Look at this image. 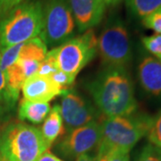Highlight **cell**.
Returning a JSON list of instances; mask_svg holds the SVG:
<instances>
[{"mask_svg": "<svg viewBox=\"0 0 161 161\" xmlns=\"http://www.w3.org/2000/svg\"><path fill=\"white\" fill-rule=\"evenodd\" d=\"M47 150L40 129L23 122L0 132V161H37Z\"/></svg>", "mask_w": 161, "mask_h": 161, "instance_id": "4", "label": "cell"}, {"mask_svg": "<svg viewBox=\"0 0 161 161\" xmlns=\"http://www.w3.org/2000/svg\"><path fill=\"white\" fill-rule=\"evenodd\" d=\"M37 161H64L63 159L59 158L58 156L49 151V150H46L42 155L40 156V158Z\"/></svg>", "mask_w": 161, "mask_h": 161, "instance_id": "25", "label": "cell"}, {"mask_svg": "<svg viewBox=\"0 0 161 161\" xmlns=\"http://www.w3.org/2000/svg\"><path fill=\"white\" fill-rule=\"evenodd\" d=\"M106 6H116L120 5L124 0H102Z\"/></svg>", "mask_w": 161, "mask_h": 161, "instance_id": "27", "label": "cell"}, {"mask_svg": "<svg viewBox=\"0 0 161 161\" xmlns=\"http://www.w3.org/2000/svg\"><path fill=\"white\" fill-rule=\"evenodd\" d=\"M75 161H98V158L96 155H92V154H84L80 157H78Z\"/></svg>", "mask_w": 161, "mask_h": 161, "instance_id": "26", "label": "cell"}, {"mask_svg": "<svg viewBox=\"0 0 161 161\" xmlns=\"http://www.w3.org/2000/svg\"><path fill=\"white\" fill-rule=\"evenodd\" d=\"M24 0H0V20Z\"/></svg>", "mask_w": 161, "mask_h": 161, "instance_id": "24", "label": "cell"}, {"mask_svg": "<svg viewBox=\"0 0 161 161\" xmlns=\"http://www.w3.org/2000/svg\"><path fill=\"white\" fill-rule=\"evenodd\" d=\"M87 89L105 117L125 116L137 112L134 85L127 68L105 67L88 82Z\"/></svg>", "mask_w": 161, "mask_h": 161, "instance_id": "1", "label": "cell"}, {"mask_svg": "<svg viewBox=\"0 0 161 161\" xmlns=\"http://www.w3.org/2000/svg\"><path fill=\"white\" fill-rule=\"evenodd\" d=\"M78 31L83 33L101 23L107 6L102 0H69Z\"/></svg>", "mask_w": 161, "mask_h": 161, "instance_id": "10", "label": "cell"}, {"mask_svg": "<svg viewBox=\"0 0 161 161\" xmlns=\"http://www.w3.org/2000/svg\"><path fill=\"white\" fill-rule=\"evenodd\" d=\"M142 44L150 56L161 62V34L155 33L142 38Z\"/></svg>", "mask_w": 161, "mask_h": 161, "instance_id": "17", "label": "cell"}, {"mask_svg": "<svg viewBox=\"0 0 161 161\" xmlns=\"http://www.w3.org/2000/svg\"><path fill=\"white\" fill-rule=\"evenodd\" d=\"M127 11L132 17L143 19L161 8V0H124Z\"/></svg>", "mask_w": 161, "mask_h": 161, "instance_id": "15", "label": "cell"}, {"mask_svg": "<svg viewBox=\"0 0 161 161\" xmlns=\"http://www.w3.org/2000/svg\"><path fill=\"white\" fill-rule=\"evenodd\" d=\"M21 91L24 99L42 103H49V101L66 92L52 80L50 76L38 74L27 78Z\"/></svg>", "mask_w": 161, "mask_h": 161, "instance_id": "11", "label": "cell"}, {"mask_svg": "<svg viewBox=\"0 0 161 161\" xmlns=\"http://www.w3.org/2000/svg\"><path fill=\"white\" fill-rule=\"evenodd\" d=\"M51 110L49 103L32 102L23 98L18 108V117L22 122L39 125L46 119Z\"/></svg>", "mask_w": 161, "mask_h": 161, "instance_id": "14", "label": "cell"}, {"mask_svg": "<svg viewBox=\"0 0 161 161\" xmlns=\"http://www.w3.org/2000/svg\"><path fill=\"white\" fill-rule=\"evenodd\" d=\"M137 75L145 92L155 97L161 96V62L145 54L139 60Z\"/></svg>", "mask_w": 161, "mask_h": 161, "instance_id": "12", "label": "cell"}, {"mask_svg": "<svg viewBox=\"0 0 161 161\" xmlns=\"http://www.w3.org/2000/svg\"><path fill=\"white\" fill-rule=\"evenodd\" d=\"M23 44L21 43L6 47H0V65L4 73L16 62Z\"/></svg>", "mask_w": 161, "mask_h": 161, "instance_id": "16", "label": "cell"}, {"mask_svg": "<svg viewBox=\"0 0 161 161\" xmlns=\"http://www.w3.org/2000/svg\"><path fill=\"white\" fill-rule=\"evenodd\" d=\"M153 118L137 112L125 116L105 117L100 123L101 138L96 156L103 155L111 150L130 152L139 141L147 136Z\"/></svg>", "mask_w": 161, "mask_h": 161, "instance_id": "2", "label": "cell"}, {"mask_svg": "<svg viewBox=\"0 0 161 161\" xmlns=\"http://www.w3.org/2000/svg\"><path fill=\"white\" fill-rule=\"evenodd\" d=\"M3 108H10V105L6 95V78L0 65V111Z\"/></svg>", "mask_w": 161, "mask_h": 161, "instance_id": "23", "label": "cell"}, {"mask_svg": "<svg viewBox=\"0 0 161 161\" xmlns=\"http://www.w3.org/2000/svg\"><path fill=\"white\" fill-rule=\"evenodd\" d=\"M50 78L64 91H67V87H69L71 84H73L75 81L69 75L59 71V70L50 75Z\"/></svg>", "mask_w": 161, "mask_h": 161, "instance_id": "22", "label": "cell"}, {"mask_svg": "<svg viewBox=\"0 0 161 161\" xmlns=\"http://www.w3.org/2000/svg\"><path fill=\"white\" fill-rule=\"evenodd\" d=\"M98 51L106 67L128 68L132 58L130 35L118 15L107 21L98 39Z\"/></svg>", "mask_w": 161, "mask_h": 161, "instance_id": "5", "label": "cell"}, {"mask_svg": "<svg viewBox=\"0 0 161 161\" xmlns=\"http://www.w3.org/2000/svg\"><path fill=\"white\" fill-rule=\"evenodd\" d=\"M147 137L149 139V142L154 144L161 150V112L153 118Z\"/></svg>", "mask_w": 161, "mask_h": 161, "instance_id": "18", "label": "cell"}, {"mask_svg": "<svg viewBox=\"0 0 161 161\" xmlns=\"http://www.w3.org/2000/svg\"><path fill=\"white\" fill-rule=\"evenodd\" d=\"M136 161H161V150L149 142L142 148Z\"/></svg>", "mask_w": 161, "mask_h": 161, "instance_id": "19", "label": "cell"}, {"mask_svg": "<svg viewBox=\"0 0 161 161\" xmlns=\"http://www.w3.org/2000/svg\"><path fill=\"white\" fill-rule=\"evenodd\" d=\"M141 21L145 28L152 30L155 33L161 34V8L153 12Z\"/></svg>", "mask_w": 161, "mask_h": 161, "instance_id": "20", "label": "cell"}, {"mask_svg": "<svg viewBox=\"0 0 161 161\" xmlns=\"http://www.w3.org/2000/svg\"><path fill=\"white\" fill-rule=\"evenodd\" d=\"M98 52V39L93 30L72 38L60 46L51 49L59 71L68 75L75 80L76 76L92 61Z\"/></svg>", "mask_w": 161, "mask_h": 161, "instance_id": "6", "label": "cell"}, {"mask_svg": "<svg viewBox=\"0 0 161 161\" xmlns=\"http://www.w3.org/2000/svg\"><path fill=\"white\" fill-rule=\"evenodd\" d=\"M97 158L98 161H130V152L111 150L103 155L98 156Z\"/></svg>", "mask_w": 161, "mask_h": 161, "instance_id": "21", "label": "cell"}, {"mask_svg": "<svg viewBox=\"0 0 161 161\" xmlns=\"http://www.w3.org/2000/svg\"><path fill=\"white\" fill-rule=\"evenodd\" d=\"M101 138L100 123H92L79 127L69 132L58 141L55 150L66 159H76L78 157L97 150Z\"/></svg>", "mask_w": 161, "mask_h": 161, "instance_id": "8", "label": "cell"}, {"mask_svg": "<svg viewBox=\"0 0 161 161\" xmlns=\"http://www.w3.org/2000/svg\"><path fill=\"white\" fill-rule=\"evenodd\" d=\"M43 9V27L40 37L47 46H60L73 38L75 23L69 0H46Z\"/></svg>", "mask_w": 161, "mask_h": 161, "instance_id": "7", "label": "cell"}, {"mask_svg": "<svg viewBox=\"0 0 161 161\" xmlns=\"http://www.w3.org/2000/svg\"><path fill=\"white\" fill-rule=\"evenodd\" d=\"M40 132L47 145L50 148L52 144L65 133L59 105H55L43 122Z\"/></svg>", "mask_w": 161, "mask_h": 161, "instance_id": "13", "label": "cell"}, {"mask_svg": "<svg viewBox=\"0 0 161 161\" xmlns=\"http://www.w3.org/2000/svg\"><path fill=\"white\" fill-rule=\"evenodd\" d=\"M42 3L24 0L0 20V47L24 43L41 34Z\"/></svg>", "mask_w": 161, "mask_h": 161, "instance_id": "3", "label": "cell"}, {"mask_svg": "<svg viewBox=\"0 0 161 161\" xmlns=\"http://www.w3.org/2000/svg\"><path fill=\"white\" fill-rule=\"evenodd\" d=\"M62 95L59 108L65 132H69L98 120L99 111L80 94L66 91Z\"/></svg>", "mask_w": 161, "mask_h": 161, "instance_id": "9", "label": "cell"}]
</instances>
